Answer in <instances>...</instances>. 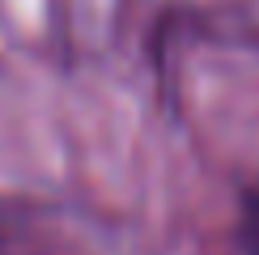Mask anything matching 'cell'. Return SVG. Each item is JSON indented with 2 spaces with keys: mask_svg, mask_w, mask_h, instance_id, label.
<instances>
[{
  "mask_svg": "<svg viewBox=\"0 0 259 255\" xmlns=\"http://www.w3.org/2000/svg\"><path fill=\"white\" fill-rule=\"evenodd\" d=\"M234 238H238V251H242V255H259V175H255L251 183H246V191H242Z\"/></svg>",
  "mask_w": 259,
  "mask_h": 255,
  "instance_id": "cell-1",
  "label": "cell"
}]
</instances>
